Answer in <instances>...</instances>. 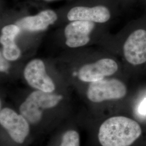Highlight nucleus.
Wrapping results in <instances>:
<instances>
[{"instance_id":"1","label":"nucleus","mask_w":146,"mask_h":146,"mask_svg":"<svg viewBox=\"0 0 146 146\" xmlns=\"http://www.w3.org/2000/svg\"><path fill=\"white\" fill-rule=\"evenodd\" d=\"M65 58H62L60 65L62 73L82 84H90L112 76L119 70V64L113 58H101L95 61L86 59L84 53L80 49L69 50Z\"/></svg>"},{"instance_id":"2","label":"nucleus","mask_w":146,"mask_h":146,"mask_svg":"<svg viewBox=\"0 0 146 146\" xmlns=\"http://www.w3.org/2000/svg\"><path fill=\"white\" fill-rule=\"evenodd\" d=\"M135 121L122 116L107 119L100 127L98 139L102 146H129L141 135Z\"/></svg>"},{"instance_id":"3","label":"nucleus","mask_w":146,"mask_h":146,"mask_svg":"<svg viewBox=\"0 0 146 146\" xmlns=\"http://www.w3.org/2000/svg\"><path fill=\"white\" fill-rule=\"evenodd\" d=\"M64 99L57 92L46 93L33 90L19 107V113L31 125H37L42 120L44 111L55 108Z\"/></svg>"},{"instance_id":"4","label":"nucleus","mask_w":146,"mask_h":146,"mask_svg":"<svg viewBox=\"0 0 146 146\" xmlns=\"http://www.w3.org/2000/svg\"><path fill=\"white\" fill-rule=\"evenodd\" d=\"M55 67L40 58L30 60L22 69V76L27 84L33 90L46 93L56 92V84L52 78V70Z\"/></svg>"},{"instance_id":"5","label":"nucleus","mask_w":146,"mask_h":146,"mask_svg":"<svg viewBox=\"0 0 146 146\" xmlns=\"http://www.w3.org/2000/svg\"><path fill=\"white\" fill-rule=\"evenodd\" d=\"M96 25L90 21L68 22L58 31L60 42L68 50L83 49L92 42Z\"/></svg>"},{"instance_id":"6","label":"nucleus","mask_w":146,"mask_h":146,"mask_svg":"<svg viewBox=\"0 0 146 146\" xmlns=\"http://www.w3.org/2000/svg\"><path fill=\"white\" fill-rule=\"evenodd\" d=\"M125 84L115 78H105L88 84L86 97L93 103H100L106 101L120 100L127 94Z\"/></svg>"},{"instance_id":"7","label":"nucleus","mask_w":146,"mask_h":146,"mask_svg":"<svg viewBox=\"0 0 146 146\" xmlns=\"http://www.w3.org/2000/svg\"><path fill=\"white\" fill-rule=\"evenodd\" d=\"M0 124L18 144L23 143L30 133L29 122L20 113L9 107L1 110Z\"/></svg>"},{"instance_id":"8","label":"nucleus","mask_w":146,"mask_h":146,"mask_svg":"<svg viewBox=\"0 0 146 146\" xmlns=\"http://www.w3.org/2000/svg\"><path fill=\"white\" fill-rule=\"evenodd\" d=\"M58 20V14L52 9L41 11L35 15L25 16L13 23L21 28L22 35H35L46 31Z\"/></svg>"},{"instance_id":"9","label":"nucleus","mask_w":146,"mask_h":146,"mask_svg":"<svg viewBox=\"0 0 146 146\" xmlns=\"http://www.w3.org/2000/svg\"><path fill=\"white\" fill-rule=\"evenodd\" d=\"M126 61L134 66L146 62V31L137 29L127 38L123 47Z\"/></svg>"},{"instance_id":"10","label":"nucleus","mask_w":146,"mask_h":146,"mask_svg":"<svg viewBox=\"0 0 146 146\" xmlns=\"http://www.w3.org/2000/svg\"><path fill=\"white\" fill-rule=\"evenodd\" d=\"M111 17V13L108 8L104 5L88 7L78 5L68 11L66 19L67 22L74 21L92 22L97 24L107 22Z\"/></svg>"},{"instance_id":"11","label":"nucleus","mask_w":146,"mask_h":146,"mask_svg":"<svg viewBox=\"0 0 146 146\" xmlns=\"http://www.w3.org/2000/svg\"><path fill=\"white\" fill-rule=\"evenodd\" d=\"M1 55L6 60L11 62H17L22 56L23 50L15 36L0 34Z\"/></svg>"},{"instance_id":"12","label":"nucleus","mask_w":146,"mask_h":146,"mask_svg":"<svg viewBox=\"0 0 146 146\" xmlns=\"http://www.w3.org/2000/svg\"><path fill=\"white\" fill-rule=\"evenodd\" d=\"M61 146H80V137L77 131L68 130L63 135Z\"/></svg>"},{"instance_id":"13","label":"nucleus","mask_w":146,"mask_h":146,"mask_svg":"<svg viewBox=\"0 0 146 146\" xmlns=\"http://www.w3.org/2000/svg\"><path fill=\"white\" fill-rule=\"evenodd\" d=\"M139 111L142 115H146V98L141 102L139 107Z\"/></svg>"},{"instance_id":"14","label":"nucleus","mask_w":146,"mask_h":146,"mask_svg":"<svg viewBox=\"0 0 146 146\" xmlns=\"http://www.w3.org/2000/svg\"><path fill=\"white\" fill-rule=\"evenodd\" d=\"M43 1L45 2H52V1H57V0H43Z\"/></svg>"},{"instance_id":"15","label":"nucleus","mask_w":146,"mask_h":146,"mask_svg":"<svg viewBox=\"0 0 146 146\" xmlns=\"http://www.w3.org/2000/svg\"></svg>"}]
</instances>
